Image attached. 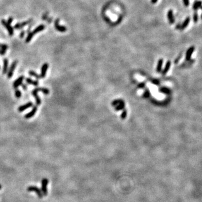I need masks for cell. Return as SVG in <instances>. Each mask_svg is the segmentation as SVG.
Instances as JSON below:
<instances>
[{"label":"cell","instance_id":"f1b7e54d","mask_svg":"<svg viewBox=\"0 0 202 202\" xmlns=\"http://www.w3.org/2000/svg\"><path fill=\"white\" fill-rule=\"evenodd\" d=\"M158 0H152V2L153 3H155L157 2Z\"/></svg>","mask_w":202,"mask_h":202},{"label":"cell","instance_id":"1f68e13d","mask_svg":"<svg viewBox=\"0 0 202 202\" xmlns=\"http://www.w3.org/2000/svg\"><path fill=\"white\" fill-rule=\"evenodd\" d=\"M0 69H1V66H0Z\"/></svg>","mask_w":202,"mask_h":202},{"label":"cell","instance_id":"3957f363","mask_svg":"<svg viewBox=\"0 0 202 202\" xmlns=\"http://www.w3.org/2000/svg\"><path fill=\"white\" fill-rule=\"evenodd\" d=\"M27 191L28 192H35L36 194H37V195L39 198H43V193L42 192L41 189H40L39 187L35 186H29L28 188H27Z\"/></svg>","mask_w":202,"mask_h":202},{"label":"cell","instance_id":"cb8c5ba5","mask_svg":"<svg viewBox=\"0 0 202 202\" xmlns=\"http://www.w3.org/2000/svg\"><path fill=\"white\" fill-rule=\"evenodd\" d=\"M21 87H22V88L25 91V90H26L27 89H28V85H27L26 84L23 83L22 84H21Z\"/></svg>","mask_w":202,"mask_h":202},{"label":"cell","instance_id":"5b68a950","mask_svg":"<svg viewBox=\"0 0 202 202\" xmlns=\"http://www.w3.org/2000/svg\"><path fill=\"white\" fill-rule=\"evenodd\" d=\"M1 23L2 24L5 28L8 31V33L10 35H12L14 34V29L12 28V27L11 26V24L8 23L7 21L4 19H2L1 20Z\"/></svg>","mask_w":202,"mask_h":202},{"label":"cell","instance_id":"30bf717a","mask_svg":"<svg viewBox=\"0 0 202 202\" xmlns=\"http://www.w3.org/2000/svg\"><path fill=\"white\" fill-rule=\"evenodd\" d=\"M49 67V65L48 63H44L41 67V75L40 76H41L42 79V78H44L46 76L47 74V70H48Z\"/></svg>","mask_w":202,"mask_h":202},{"label":"cell","instance_id":"603a6c76","mask_svg":"<svg viewBox=\"0 0 202 202\" xmlns=\"http://www.w3.org/2000/svg\"><path fill=\"white\" fill-rule=\"evenodd\" d=\"M9 48V46L7 44H2V43H0V49H2V50L6 51Z\"/></svg>","mask_w":202,"mask_h":202},{"label":"cell","instance_id":"e0dca14e","mask_svg":"<svg viewBox=\"0 0 202 202\" xmlns=\"http://www.w3.org/2000/svg\"><path fill=\"white\" fill-rule=\"evenodd\" d=\"M34 89L38 92H41L42 93H43V94H45V95H48L50 93V90L46 88H42L41 87V88H36L35 89Z\"/></svg>","mask_w":202,"mask_h":202},{"label":"cell","instance_id":"ac0fdd59","mask_svg":"<svg viewBox=\"0 0 202 202\" xmlns=\"http://www.w3.org/2000/svg\"><path fill=\"white\" fill-rule=\"evenodd\" d=\"M190 17H189H189H187L186 19H185L184 21L183 22V23L182 24V25H181V26H180V29L183 30V29H184L186 28V27L187 26V25H189V23H190Z\"/></svg>","mask_w":202,"mask_h":202},{"label":"cell","instance_id":"7402d4cb","mask_svg":"<svg viewBox=\"0 0 202 202\" xmlns=\"http://www.w3.org/2000/svg\"><path fill=\"white\" fill-rule=\"evenodd\" d=\"M193 21L195 23H196L198 21V14L196 12H195L193 14Z\"/></svg>","mask_w":202,"mask_h":202},{"label":"cell","instance_id":"44dd1931","mask_svg":"<svg viewBox=\"0 0 202 202\" xmlns=\"http://www.w3.org/2000/svg\"><path fill=\"white\" fill-rule=\"evenodd\" d=\"M15 96L17 98H19L21 97V91L19 89H18V88L15 89Z\"/></svg>","mask_w":202,"mask_h":202},{"label":"cell","instance_id":"4dcf8cb0","mask_svg":"<svg viewBox=\"0 0 202 202\" xmlns=\"http://www.w3.org/2000/svg\"><path fill=\"white\" fill-rule=\"evenodd\" d=\"M1 188H2V185L1 184H0V190H1Z\"/></svg>","mask_w":202,"mask_h":202},{"label":"cell","instance_id":"ba28073f","mask_svg":"<svg viewBox=\"0 0 202 202\" xmlns=\"http://www.w3.org/2000/svg\"><path fill=\"white\" fill-rule=\"evenodd\" d=\"M59 21H60V20L59 19H57L55 21H54V27H55L56 29L62 33L65 32L67 30L66 28L64 26L60 25L59 24Z\"/></svg>","mask_w":202,"mask_h":202},{"label":"cell","instance_id":"6da1fadb","mask_svg":"<svg viewBox=\"0 0 202 202\" xmlns=\"http://www.w3.org/2000/svg\"><path fill=\"white\" fill-rule=\"evenodd\" d=\"M44 29H45V26L43 24H41V25H39V26H38L37 28H36L34 30H33L32 32H30V33H29L28 35L26 37V39H25V42L26 43L30 42L31 41V40H32V39L33 38V37H34V35H35V34H37L38 33L43 30Z\"/></svg>","mask_w":202,"mask_h":202},{"label":"cell","instance_id":"5bb4252c","mask_svg":"<svg viewBox=\"0 0 202 202\" xmlns=\"http://www.w3.org/2000/svg\"><path fill=\"white\" fill-rule=\"evenodd\" d=\"M195 50V47L194 46H192L187 50L186 53V60L187 61H189L192 57L193 53L194 52Z\"/></svg>","mask_w":202,"mask_h":202},{"label":"cell","instance_id":"7c38bea8","mask_svg":"<svg viewBox=\"0 0 202 202\" xmlns=\"http://www.w3.org/2000/svg\"><path fill=\"white\" fill-rule=\"evenodd\" d=\"M32 95L33 96V97H34V98H35L36 105H41L42 103V101H41V98L39 97V96H38V92L33 89L32 92Z\"/></svg>","mask_w":202,"mask_h":202},{"label":"cell","instance_id":"ffe728a7","mask_svg":"<svg viewBox=\"0 0 202 202\" xmlns=\"http://www.w3.org/2000/svg\"><path fill=\"white\" fill-rule=\"evenodd\" d=\"M201 6H202V2L201 1H198L194 3L193 8L194 10H197L198 9L201 8Z\"/></svg>","mask_w":202,"mask_h":202},{"label":"cell","instance_id":"7a4b0ae2","mask_svg":"<svg viewBox=\"0 0 202 202\" xmlns=\"http://www.w3.org/2000/svg\"><path fill=\"white\" fill-rule=\"evenodd\" d=\"M18 62V61H14L12 62V63L11 65L10 68L8 71V72H7V74H8V79H10V78H12V76H13V74L14 73V71H15L16 67L17 66Z\"/></svg>","mask_w":202,"mask_h":202},{"label":"cell","instance_id":"d4e9b609","mask_svg":"<svg viewBox=\"0 0 202 202\" xmlns=\"http://www.w3.org/2000/svg\"><path fill=\"white\" fill-rule=\"evenodd\" d=\"M183 2H184V4L185 6H189V3H190V2H189V0H183Z\"/></svg>","mask_w":202,"mask_h":202},{"label":"cell","instance_id":"9a60e30c","mask_svg":"<svg viewBox=\"0 0 202 202\" xmlns=\"http://www.w3.org/2000/svg\"><path fill=\"white\" fill-rule=\"evenodd\" d=\"M25 81H26V83L27 84H28L32 85L34 87H37L38 85H39V82H38V81L34 80L30 78H26V79H25Z\"/></svg>","mask_w":202,"mask_h":202},{"label":"cell","instance_id":"4316f807","mask_svg":"<svg viewBox=\"0 0 202 202\" xmlns=\"http://www.w3.org/2000/svg\"><path fill=\"white\" fill-rule=\"evenodd\" d=\"M12 21H13V18H12V17H10V18H9L8 20V21H7V22L10 24H11L12 23Z\"/></svg>","mask_w":202,"mask_h":202},{"label":"cell","instance_id":"83f0119b","mask_svg":"<svg viewBox=\"0 0 202 202\" xmlns=\"http://www.w3.org/2000/svg\"><path fill=\"white\" fill-rule=\"evenodd\" d=\"M24 34H25V31L23 30L22 32H21L20 34V37L21 38H23L24 37Z\"/></svg>","mask_w":202,"mask_h":202},{"label":"cell","instance_id":"9c48e42d","mask_svg":"<svg viewBox=\"0 0 202 202\" xmlns=\"http://www.w3.org/2000/svg\"><path fill=\"white\" fill-rule=\"evenodd\" d=\"M33 106V103L32 102H29L25 103V105H20V106L18 108V110L19 112H21Z\"/></svg>","mask_w":202,"mask_h":202},{"label":"cell","instance_id":"8fae6325","mask_svg":"<svg viewBox=\"0 0 202 202\" xmlns=\"http://www.w3.org/2000/svg\"><path fill=\"white\" fill-rule=\"evenodd\" d=\"M32 21V19H30L28 21H24V22L22 23H17L15 25V26H14V28L16 29H22L23 28H24L25 26H26L29 24H30L31 22Z\"/></svg>","mask_w":202,"mask_h":202},{"label":"cell","instance_id":"2e32d148","mask_svg":"<svg viewBox=\"0 0 202 202\" xmlns=\"http://www.w3.org/2000/svg\"><path fill=\"white\" fill-rule=\"evenodd\" d=\"M167 17H168V19L171 24H173L175 22V19L174 17V14H173V11L172 10H170L168 12V14H167Z\"/></svg>","mask_w":202,"mask_h":202},{"label":"cell","instance_id":"277c9868","mask_svg":"<svg viewBox=\"0 0 202 202\" xmlns=\"http://www.w3.org/2000/svg\"><path fill=\"white\" fill-rule=\"evenodd\" d=\"M48 180L47 178H44L42 180L41 191L44 196H47V194H48V191H47V185H48Z\"/></svg>","mask_w":202,"mask_h":202},{"label":"cell","instance_id":"484cf974","mask_svg":"<svg viewBox=\"0 0 202 202\" xmlns=\"http://www.w3.org/2000/svg\"><path fill=\"white\" fill-rule=\"evenodd\" d=\"M5 53H6V51L2 50V49H0V55L3 56V55H5Z\"/></svg>","mask_w":202,"mask_h":202},{"label":"cell","instance_id":"f546056e","mask_svg":"<svg viewBox=\"0 0 202 202\" xmlns=\"http://www.w3.org/2000/svg\"><path fill=\"white\" fill-rule=\"evenodd\" d=\"M201 9H202V6H201ZM201 19L202 20V14H201Z\"/></svg>","mask_w":202,"mask_h":202},{"label":"cell","instance_id":"d6986e66","mask_svg":"<svg viewBox=\"0 0 202 202\" xmlns=\"http://www.w3.org/2000/svg\"><path fill=\"white\" fill-rule=\"evenodd\" d=\"M29 75L30 76H33L35 78H36L37 80H39V79H41L42 78L41 76H40L39 74H38L37 72L34 71H33V70H30L29 71Z\"/></svg>","mask_w":202,"mask_h":202},{"label":"cell","instance_id":"4fadbf2b","mask_svg":"<svg viewBox=\"0 0 202 202\" xmlns=\"http://www.w3.org/2000/svg\"><path fill=\"white\" fill-rule=\"evenodd\" d=\"M3 69H2V74H7L8 71V65H9V60L7 58H5L3 60Z\"/></svg>","mask_w":202,"mask_h":202},{"label":"cell","instance_id":"8992f818","mask_svg":"<svg viewBox=\"0 0 202 202\" xmlns=\"http://www.w3.org/2000/svg\"><path fill=\"white\" fill-rule=\"evenodd\" d=\"M24 76L21 75L19 76L18 79H16L14 82L13 83V84H12V87L14 89L18 88L19 86H21V84L23 83L24 80Z\"/></svg>","mask_w":202,"mask_h":202},{"label":"cell","instance_id":"52a82bcc","mask_svg":"<svg viewBox=\"0 0 202 202\" xmlns=\"http://www.w3.org/2000/svg\"><path fill=\"white\" fill-rule=\"evenodd\" d=\"M37 110H38L37 105H33V106L32 110H31L28 113V114H25V116H24L25 119H29L33 117V116L35 115L36 112H37Z\"/></svg>","mask_w":202,"mask_h":202}]
</instances>
